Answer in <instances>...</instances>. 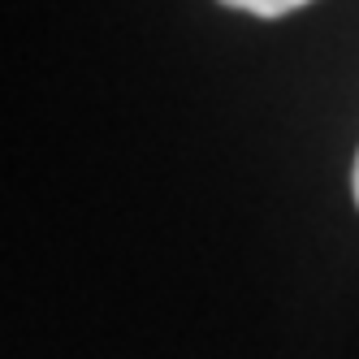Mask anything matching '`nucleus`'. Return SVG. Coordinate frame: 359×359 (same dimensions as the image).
Wrapping results in <instances>:
<instances>
[{
    "instance_id": "f03ea898",
    "label": "nucleus",
    "mask_w": 359,
    "mask_h": 359,
    "mask_svg": "<svg viewBox=\"0 0 359 359\" xmlns=\"http://www.w3.org/2000/svg\"><path fill=\"white\" fill-rule=\"evenodd\" d=\"M351 191H355V203H359V156H355V169H351Z\"/></svg>"
},
{
    "instance_id": "f257e3e1",
    "label": "nucleus",
    "mask_w": 359,
    "mask_h": 359,
    "mask_svg": "<svg viewBox=\"0 0 359 359\" xmlns=\"http://www.w3.org/2000/svg\"><path fill=\"white\" fill-rule=\"evenodd\" d=\"M225 9H238V13H251V18H286L312 0H221Z\"/></svg>"
}]
</instances>
